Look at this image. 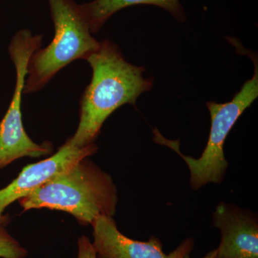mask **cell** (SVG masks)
<instances>
[{
  "label": "cell",
  "instance_id": "obj_7",
  "mask_svg": "<svg viewBox=\"0 0 258 258\" xmlns=\"http://www.w3.org/2000/svg\"><path fill=\"white\" fill-rule=\"evenodd\" d=\"M97 151L98 147L94 144L78 148L67 140L53 155L24 167L16 179L0 189V219L11 204L28 196L55 176L69 170L80 161L96 154Z\"/></svg>",
  "mask_w": 258,
  "mask_h": 258
},
{
  "label": "cell",
  "instance_id": "obj_1",
  "mask_svg": "<svg viewBox=\"0 0 258 258\" xmlns=\"http://www.w3.org/2000/svg\"><path fill=\"white\" fill-rule=\"evenodd\" d=\"M85 60L92 69V79L81 98L79 127L68 139L78 148L93 144L112 113L127 103L135 106L138 97L153 87V80L144 78L145 69L127 62L109 40L100 42Z\"/></svg>",
  "mask_w": 258,
  "mask_h": 258
},
{
  "label": "cell",
  "instance_id": "obj_2",
  "mask_svg": "<svg viewBox=\"0 0 258 258\" xmlns=\"http://www.w3.org/2000/svg\"><path fill=\"white\" fill-rule=\"evenodd\" d=\"M23 211L47 208L73 215L83 225L114 216L118 191L110 174L85 158L19 200Z\"/></svg>",
  "mask_w": 258,
  "mask_h": 258
},
{
  "label": "cell",
  "instance_id": "obj_11",
  "mask_svg": "<svg viewBox=\"0 0 258 258\" xmlns=\"http://www.w3.org/2000/svg\"><path fill=\"white\" fill-rule=\"evenodd\" d=\"M79 254L78 258H97L96 251L92 242L87 236L82 235L78 240Z\"/></svg>",
  "mask_w": 258,
  "mask_h": 258
},
{
  "label": "cell",
  "instance_id": "obj_10",
  "mask_svg": "<svg viewBox=\"0 0 258 258\" xmlns=\"http://www.w3.org/2000/svg\"><path fill=\"white\" fill-rule=\"evenodd\" d=\"M8 218L0 219V258H25L28 252L6 229Z\"/></svg>",
  "mask_w": 258,
  "mask_h": 258
},
{
  "label": "cell",
  "instance_id": "obj_12",
  "mask_svg": "<svg viewBox=\"0 0 258 258\" xmlns=\"http://www.w3.org/2000/svg\"><path fill=\"white\" fill-rule=\"evenodd\" d=\"M217 249H213V250L210 251L204 257L201 258H215L216 256ZM184 258H191L190 257V254H186Z\"/></svg>",
  "mask_w": 258,
  "mask_h": 258
},
{
  "label": "cell",
  "instance_id": "obj_6",
  "mask_svg": "<svg viewBox=\"0 0 258 258\" xmlns=\"http://www.w3.org/2000/svg\"><path fill=\"white\" fill-rule=\"evenodd\" d=\"M92 227L97 258H184L195 247V241L187 237L166 254L159 238L152 235L147 242L132 240L118 230L111 217H100Z\"/></svg>",
  "mask_w": 258,
  "mask_h": 258
},
{
  "label": "cell",
  "instance_id": "obj_9",
  "mask_svg": "<svg viewBox=\"0 0 258 258\" xmlns=\"http://www.w3.org/2000/svg\"><path fill=\"white\" fill-rule=\"evenodd\" d=\"M149 5L159 7L170 13L179 22L186 20L184 9L179 0H93L80 5L92 34L101 30L107 20L120 10L133 5Z\"/></svg>",
  "mask_w": 258,
  "mask_h": 258
},
{
  "label": "cell",
  "instance_id": "obj_8",
  "mask_svg": "<svg viewBox=\"0 0 258 258\" xmlns=\"http://www.w3.org/2000/svg\"><path fill=\"white\" fill-rule=\"evenodd\" d=\"M213 226L221 233L215 258H258V222L253 214L222 202L214 212Z\"/></svg>",
  "mask_w": 258,
  "mask_h": 258
},
{
  "label": "cell",
  "instance_id": "obj_4",
  "mask_svg": "<svg viewBox=\"0 0 258 258\" xmlns=\"http://www.w3.org/2000/svg\"><path fill=\"white\" fill-rule=\"evenodd\" d=\"M253 77L246 81L233 99L225 103L208 102L207 107L211 116V128L208 144L201 157L195 159L180 152L179 141H171L163 137L157 128L154 132L156 143L170 148L184 159L190 171V185L198 190L209 183L220 184L228 167L224 154V144L231 129L240 115L252 105L258 96V64L253 58Z\"/></svg>",
  "mask_w": 258,
  "mask_h": 258
},
{
  "label": "cell",
  "instance_id": "obj_3",
  "mask_svg": "<svg viewBox=\"0 0 258 258\" xmlns=\"http://www.w3.org/2000/svg\"><path fill=\"white\" fill-rule=\"evenodd\" d=\"M47 1L55 36L48 46L30 57L24 93L40 91L61 69L78 59L85 60L100 47L80 5L74 0Z\"/></svg>",
  "mask_w": 258,
  "mask_h": 258
},
{
  "label": "cell",
  "instance_id": "obj_5",
  "mask_svg": "<svg viewBox=\"0 0 258 258\" xmlns=\"http://www.w3.org/2000/svg\"><path fill=\"white\" fill-rule=\"evenodd\" d=\"M42 35L20 30L10 42V58L16 71L14 94L8 111L0 122V170L22 157L38 158L50 152L46 143L38 144L28 137L22 120V96L28 75L29 60L41 47Z\"/></svg>",
  "mask_w": 258,
  "mask_h": 258
}]
</instances>
